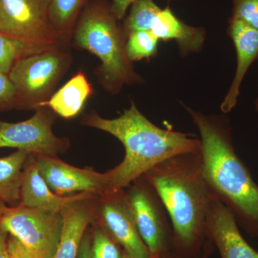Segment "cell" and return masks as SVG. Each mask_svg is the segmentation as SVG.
<instances>
[{"label": "cell", "instance_id": "cell-21", "mask_svg": "<svg viewBox=\"0 0 258 258\" xmlns=\"http://www.w3.org/2000/svg\"><path fill=\"white\" fill-rule=\"evenodd\" d=\"M53 46L55 45L40 46L31 45L0 34V72L9 74L17 61L22 57L46 50Z\"/></svg>", "mask_w": 258, "mask_h": 258}, {"label": "cell", "instance_id": "cell-17", "mask_svg": "<svg viewBox=\"0 0 258 258\" xmlns=\"http://www.w3.org/2000/svg\"><path fill=\"white\" fill-rule=\"evenodd\" d=\"M93 93L92 86L86 74L79 71L40 107H47L56 115L69 119L82 111Z\"/></svg>", "mask_w": 258, "mask_h": 258}, {"label": "cell", "instance_id": "cell-26", "mask_svg": "<svg viewBox=\"0 0 258 258\" xmlns=\"http://www.w3.org/2000/svg\"><path fill=\"white\" fill-rule=\"evenodd\" d=\"M136 0H111V8L118 20H124L127 11ZM168 2L172 0H167Z\"/></svg>", "mask_w": 258, "mask_h": 258}, {"label": "cell", "instance_id": "cell-3", "mask_svg": "<svg viewBox=\"0 0 258 258\" xmlns=\"http://www.w3.org/2000/svg\"><path fill=\"white\" fill-rule=\"evenodd\" d=\"M184 106L200 132L203 172L208 184L239 227L258 238V185L235 152L230 120L224 113L206 115Z\"/></svg>", "mask_w": 258, "mask_h": 258}, {"label": "cell", "instance_id": "cell-2", "mask_svg": "<svg viewBox=\"0 0 258 258\" xmlns=\"http://www.w3.org/2000/svg\"><path fill=\"white\" fill-rule=\"evenodd\" d=\"M81 122L111 134L125 148L123 161L106 172L107 193L125 189L154 166L178 154H201L200 139L159 128L139 111L133 101L118 118L108 119L92 111L84 113Z\"/></svg>", "mask_w": 258, "mask_h": 258}, {"label": "cell", "instance_id": "cell-5", "mask_svg": "<svg viewBox=\"0 0 258 258\" xmlns=\"http://www.w3.org/2000/svg\"><path fill=\"white\" fill-rule=\"evenodd\" d=\"M73 61L60 45L17 61L8 74L15 88V109L36 110L48 101Z\"/></svg>", "mask_w": 258, "mask_h": 258}, {"label": "cell", "instance_id": "cell-20", "mask_svg": "<svg viewBox=\"0 0 258 258\" xmlns=\"http://www.w3.org/2000/svg\"><path fill=\"white\" fill-rule=\"evenodd\" d=\"M161 8L154 0H136L122 23L125 36L132 32L151 31L153 23Z\"/></svg>", "mask_w": 258, "mask_h": 258}, {"label": "cell", "instance_id": "cell-6", "mask_svg": "<svg viewBox=\"0 0 258 258\" xmlns=\"http://www.w3.org/2000/svg\"><path fill=\"white\" fill-rule=\"evenodd\" d=\"M0 225L8 231L24 258H52L60 242L63 219L60 213L20 203L5 208Z\"/></svg>", "mask_w": 258, "mask_h": 258}, {"label": "cell", "instance_id": "cell-24", "mask_svg": "<svg viewBox=\"0 0 258 258\" xmlns=\"http://www.w3.org/2000/svg\"><path fill=\"white\" fill-rule=\"evenodd\" d=\"M231 18L258 30V0H232Z\"/></svg>", "mask_w": 258, "mask_h": 258}, {"label": "cell", "instance_id": "cell-33", "mask_svg": "<svg viewBox=\"0 0 258 258\" xmlns=\"http://www.w3.org/2000/svg\"><path fill=\"white\" fill-rule=\"evenodd\" d=\"M254 108H255V111L258 112V98L256 99L255 103H254Z\"/></svg>", "mask_w": 258, "mask_h": 258}, {"label": "cell", "instance_id": "cell-13", "mask_svg": "<svg viewBox=\"0 0 258 258\" xmlns=\"http://www.w3.org/2000/svg\"><path fill=\"white\" fill-rule=\"evenodd\" d=\"M95 197L98 196L91 193L76 194L67 197L55 195L40 175L35 156L29 154L24 166L20 186V204L22 205L60 213L70 204Z\"/></svg>", "mask_w": 258, "mask_h": 258}, {"label": "cell", "instance_id": "cell-14", "mask_svg": "<svg viewBox=\"0 0 258 258\" xmlns=\"http://www.w3.org/2000/svg\"><path fill=\"white\" fill-rule=\"evenodd\" d=\"M227 33L235 45L237 68L230 89L220 106L224 114L230 113L237 105L244 76L251 64L258 59V30L230 18Z\"/></svg>", "mask_w": 258, "mask_h": 258}, {"label": "cell", "instance_id": "cell-22", "mask_svg": "<svg viewBox=\"0 0 258 258\" xmlns=\"http://www.w3.org/2000/svg\"><path fill=\"white\" fill-rule=\"evenodd\" d=\"M159 40L152 31H137L129 34L125 42V53L131 62L149 59L156 56Z\"/></svg>", "mask_w": 258, "mask_h": 258}, {"label": "cell", "instance_id": "cell-12", "mask_svg": "<svg viewBox=\"0 0 258 258\" xmlns=\"http://www.w3.org/2000/svg\"><path fill=\"white\" fill-rule=\"evenodd\" d=\"M207 235L221 258H258V252L244 240L239 225L223 203L212 200L207 213Z\"/></svg>", "mask_w": 258, "mask_h": 258}, {"label": "cell", "instance_id": "cell-10", "mask_svg": "<svg viewBox=\"0 0 258 258\" xmlns=\"http://www.w3.org/2000/svg\"><path fill=\"white\" fill-rule=\"evenodd\" d=\"M93 221L103 227L129 257H151L139 234L125 189L97 197Z\"/></svg>", "mask_w": 258, "mask_h": 258}, {"label": "cell", "instance_id": "cell-31", "mask_svg": "<svg viewBox=\"0 0 258 258\" xmlns=\"http://www.w3.org/2000/svg\"><path fill=\"white\" fill-rule=\"evenodd\" d=\"M7 207H8V205H7L6 204L3 203V202L0 201V217H1L2 215H3Z\"/></svg>", "mask_w": 258, "mask_h": 258}, {"label": "cell", "instance_id": "cell-7", "mask_svg": "<svg viewBox=\"0 0 258 258\" xmlns=\"http://www.w3.org/2000/svg\"><path fill=\"white\" fill-rule=\"evenodd\" d=\"M141 237L151 255L172 249L173 230L157 190L143 175L125 188Z\"/></svg>", "mask_w": 258, "mask_h": 258}, {"label": "cell", "instance_id": "cell-28", "mask_svg": "<svg viewBox=\"0 0 258 258\" xmlns=\"http://www.w3.org/2000/svg\"><path fill=\"white\" fill-rule=\"evenodd\" d=\"M8 231L0 225V258H11L8 249Z\"/></svg>", "mask_w": 258, "mask_h": 258}, {"label": "cell", "instance_id": "cell-1", "mask_svg": "<svg viewBox=\"0 0 258 258\" xmlns=\"http://www.w3.org/2000/svg\"><path fill=\"white\" fill-rule=\"evenodd\" d=\"M162 200L173 230L178 258H203L208 242L207 213L217 199L203 172L201 154L169 158L144 174Z\"/></svg>", "mask_w": 258, "mask_h": 258}, {"label": "cell", "instance_id": "cell-19", "mask_svg": "<svg viewBox=\"0 0 258 258\" xmlns=\"http://www.w3.org/2000/svg\"><path fill=\"white\" fill-rule=\"evenodd\" d=\"M29 154L25 151L17 150L0 157V201L8 207L20 205L23 168Z\"/></svg>", "mask_w": 258, "mask_h": 258}, {"label": "cell", "instance_id": "cell-18", "mask_svg": "<svg viewBox=\"0 0 258 258\" xmlns=\"http://www.w3.org/2000/svg\"><path fill=\"white\" fill-rule=\"evenodd\" d=\"M91 0H50L52 28L61 47L72 45L75 28L81 13Z\"/></svg>", "mask_w": 258, "mask_h": 258}, {"label": "cell", "instance_id": "cell-9", "mask_svg": "<svg viewBox=\"0 0 258 258\" xmlns=\"http://www.w3.org/2000/svg\"><path fill=\"white\" fill-rule=\"evenodd\" d=\"M31 118L18 123L0 120V148H14L35 156L57 157L67 152L71 142L52 130L57 115L47 107H39Z\"/></svg>", "mask_w": 258, "mask_h": 258}, {"label": "cell", "instance_id": "cell-11", "mask_svg": "<svg viewBox=\"0 0 258 258\" xmlns=\"http://www.w3.org/2000/svg\"><path fill=\"white\" fill-rule=\"evenodd\" d=\"M35 157L40 175L55 195L67 197L91 193L99 197L107 193L106 173L97 172L92 168L76 167L58 157Z\"/></svg>", "mask_w": 258, "mask_h": 258}, {"label": "cell", "instance_id": "cell-25", "mask_svg": "<svg viewBox=\"0 0 258 258\" xmlns=\"http://www.w3.org/2000/svg\"><path fill=\"white\" fill-rule=\"evenodd\" d=\"M15 109V88L8 74L0 72V112Z\"/></svg>", "mask_w": 258, "mask_h": 258}, {"label": "cell", "instance_id": "cell-27", "mask_svg": "<svg viewBox=\"0 0 258 258\" xmlns=\"http://www.w3.org/2000/svg\"><path fill=\"white\" fill-rule=\"evenodd\" d=\"M86 230L80 244L77 258L91 257V230Z\"/></svg>", "mask_w": 258, "mask_h": 258}, {"label": "cell", "instance_id": "cell-15", "mask_svg": "<svg viewBox=\"0 0 258 258\" xmlns=\"http://www.w3.org/2000/svg\"><path fill=\"white\" fill-rule=\"evenodd\" d=\"M95 198L70 204L61 211L63 219L62 235L52 258H77L80 244L88 226L94 220Z\"/></svg>", "mask_w": 258, "mask_h": 258}, {"label": "cell", "instance_id": "cell-23", "mask_svg": "<svg viewBox=\"0 0 258 258\" xmlns=\"http://www.w3.org/2000/svg\"><path fill=\"white\" fill-rule=\"evenodd\" d=\"M91 235V257L125 258V252L103 227L93 221Z\"/></svg>", "mask_w": 258, "mask_h": 258}, {"label": "cell", "instance_id": "cell-16", "mask_svg": "<svg viewBox=\"0 0 258 258\" xmlns=\"http://www.w3.org/2000/svg\"><path fill=\"white\" fill-rule=\"evenodd\" d=\"M151 31L159 40L176 41L181 57L200 52L207 36L205 29L190 26L181 21L169 5L158 13Z\"/></svg>", "mask_w": 258, "mask_h": 258}, {"label": "cell", "instance_id": "cell-29", "mask_svg": "<svg viewBox=\"0 0 258 258\" xmlns=\"http://www.w3.org/2000/svg\"><path fill=\"white\" fill-rule=\"evenodd\" d=\"M215 247L213 243L210 240H208L205 246V249H204V254L203 256V258H209L210 257V255L214 252H215Z\"/></svg>", "mask_w": 258, "mask_h": 258}, {"label": "cell", "instance_id": "cell-8", "mask_svg": "<svg viewBox=\"0 0 258 258\" xmlns=\"http://www.w3.org/2000/svg\"><path fill=\"white\" fill-rule=\"evenodd\" d=\"M0 34L31 45H60L51 23L50 0H0Z\"/></svg>", "mask_w": 258, "mask_h": 258}, {"label": "cell", "instance_id": "cell-4", "mask_svg": "<svg viewBox=\"0 0 258 258\" xmlns=\"http://www.w3.org/2000/svg\"><path fill=\"white\" fill-rule=\"evenodd\" d=\"M108 0H91L78 20L72 44L78 50L91 52L101 64L95 71L107 92L118 94L123 86L140 84L143 78L136 72L125 53L126 36Z\"/></svg>", "mask_w": 258, "mask_h": 258}, {"label": "cell", "instance_id": "cell-32", "mask_svg": "<svg viewBox=\"0 0 258 258\" xmlns=\"http://www.w3.org/2000/svg\"><path fill=\"white\" fill-rule=\"evenodd\" d=\"M10 254L11 258H23L19 256L18 254L13 253V252H10Z\"/></svg>", "mask_w": 258, "mask_h": 258}, {"label": "cell", "instance_id": "cell-30", "mask_svg": "<svg viewBox=\"0 0 258 258\" xmlns=\"http://www.w3.org/2000/svg\"><path fill=\"white\" fill-rule=\"evenodd\" d=\"M125 258L132 257H129L128 254H126ZM150 258H178V257L174 253V251L171 249V250L166 251V252H162V253L155 254V255H151Z\"/></svg>", "mask_w": 258, "mask_h": 258}]
</instances>
